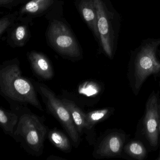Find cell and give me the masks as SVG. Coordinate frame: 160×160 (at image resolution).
I'll list each match as a JSON object with an SVG mask.
<instances>
[{
	"label": "cell",
	"instance_id": "2",
	"mask_svg": "<svg viewBox=\"0 0 160 160\" xmlns=\"http://www.w3.org/2000/svg\"><path fill=\"white\" fill-rule=\"evenodd\" d=\"M16 106L20 113L19 122L13 138L32 156L39 157L43 152L48 129L44 118L32 113L27 106Z\"/></svg>",
	"mask_w": 160,
	"mask_h": 160
},
{
	"label": "cell",
	"instance_id": "4",
	"mask_svg": "<svg viewBox=\"0 0 160 160\" xmlns=\"http://www.w3.org/2000/svg\"><path fill=\"white\" fill-rule=\"evenodd\" d=\"M160 46V38L148 39L138 48L133 62L132 85L135 91H139L148 77L160 72V62L156 51Z\"/></svg>",
	"mask_w": 160,
	"mask_h": 160
},
{
	"label": "cell",
	"instance_id": "8",
	"mask_svg": "<svg viewBox=\"0 0 160 160\" xmlns=\"http://www.w3.org/2000/svg\"><path fill=\"white\" fill-rule=\"evenodd\" d=\"M125 138V134L119 132L105 134L96 141L92 156L95 159H102L120 155L124 148Z\"/></svg>",
	"mask_w": 160,
	"mask_h": 160
},
{
	"label": "cell",
	"instance_id": "16",
	"mask_svg": "<svg viewBox=\"0 0 160 160\" xmlns=\"http://www.w3.org/2000/svg\"><path fill=\"white\" fill-rule=\"evenodd\" d=\"M125 152L132 158L142 160L147 156V150L142 142L138 140H132L124 147Z\"/></svg>",
	"mask_w": 160,
	"mask_h": 160
},
{
	"label": "cell",
	"instance_id": "17",
	"mask_svg": "<svg viewBox=\"0 0 160 160\" xmlns=\"http://www.w3.org/2000/svg\"><path fill=\"white\" fill-rule=\"evenodd\" d=\"M53 0H32L23 8V11L32 14H36L43 12L50 7Z\"/></svg>",
	"mask_w": 160,
	"mask_h": 160
},
{
	"label": "cell",
	"instance_id": "9",
	"mask_svg": "<svg viewBox=\"0 0 160 160\" xmlns=\"http://www.w3.org/2000/svg\"><path fill=\"white\" fill-rule=\"evenodd\" d=\"M72 118L74 123L80 137L84 135L90 146L94 145L97 141L95 130L91 129L85 119V112L74 102L66 97L61 98Z\"/></svg>",
	"mask_w": 160,
	"mask_h": 160
},
{
	"label": "cell",
	"instance_id": "20",
	"mask_svg": "<svg viewBox=\"0 0 160 160\" xmlns=\"http://www.w3.org/2000/svg\"><path fill=\"white\" fill-rule=\"evenodd\" d=\"M17 1L18 0H0V4L2 6V5H6V4L15 2Z\"/></svg>",
	"mask_w": 160,
	"mask_h": 160
},
{
	"label": "cell",
	"instance_id": "14",
	"mask_svg": "<svg viewBox=\"0 0 160 160\" xmlns=\"http://www.w3.org/2000/svg\"><path fill=\"white\" fill-rule=\"evenodd\" d=\"M47 137L51 144L58 149L65 153H70L72 151L73 145L70 138L57 128L48 130Z\"/></svg>",
	"mask_w": 160,
	"mask_h": 160
},
{
	"label": "cell",
	"instance_id": "15",
	"mask_svg": "<svg viewBox=\"0 0 160 160\" xmlns=\"http://www.w3.org/2000/svg\"><path fill=\"white\" fill-rule=\"evenodd\" d=\"M113 112V108H107L85 112V119L90 128L95 130V125L107 119Z\"/></svg>",
	"mask_w": 160,
	"mask_h": 160
},
{
	"label": "cell",
	"instance_id": "22",
	"mask_svg": "<svg viewBox=\"0 0 160 160\" xmlns=\"http://www.w3.org/2000/svg\"><path fill=\"white\" fill-rule=\"evenodd\" d=\"M159 114H160V123H159V136H160V104H159Z\"/></svg>",
	"mask_w": 160,
	"mask_h": 160
},
{
	"label": "cell",
	"instance_id": "1",
	"mask_svg": "<svg viewBox=\"0 0 160 160\" xmlns=\"http://www.w3.org/2000/svg\"><path fill=\"white\" fill-rule=\"evenodd\" d=\"M0 93L10 105H31L43 111L34 84L22 75L18 62H6L1 67Z\"/></svg>",
	"mask_w": 160,
	"mask_h": 160
},
{
	"label": "cell",
	"instance_id": "23",
	"mask_svg": "<svg viewBox=\"0 0 160 160\" xmlns=\"http://www.w3.org/2000/svg\"><path fill=\"white\" fill-rule=\"evenodd\" d=\"M157 160H160V156H159V157L157 158Z\"/></svg>",
	"mask_w": 160,
	"mask_h": 160
},
{
	"label": "cell",
	"instance_id": "12",
	"mask_svg": "<svg viewBox=\"0 0 160 160\" xmlns=\"http://www.w3.org/2000/svg\"><path fill=\"white\" fill-rule=\"evenodd\" d=\"M102 86L96 81H85L82 82L80 85L78 86L76 89L75 96L70 98V100H73L76 103L78 102L79 100H90L97 97L102 92Z\"/></svg>",
	"mask_w": 160,
	"mask_h": 160
},
{
	"label": "cell",
	"instance_id": "7",
	"mask_svg": "<svg viewBox=\"0 0 160 160\" xmlns=\"http://www.w3.org/2000/svg\"><path fill=\"white\" fill-rule=\"evenodd\" d=\"M100 40L104 52L111 59L114 48V33L109 16L102 0H94Z\"/></svg>",
	"mask_w": 160,
	"mask_h": 160
},
{
	"label": "cell",
	"instance_id": "6",
	"mask_svg": "<svg viewBox=\"0 0 160 160\" xmlns=\"http://www.w3.org/2000/svg\"><path fill=\"white\" fill-rule=\"evenodd\" d=\"M159 104L158 97L152 92L146 103L143 119V131L150 145L152 147L158 145L159 136Z\"/></svg>",
	"mask_w": 160,
	"mask_h": 160
},
{
	"label": "cell",
	"instance_id": "3",
	"mask_svg": "<svg viewBox=\"0 0 160 160\" xmlns=\"http://www.w3.org/2000/svg\"><path fill=\"white\" fill-rule=\"evenodd\" d=\"M36 91L39 93L48 112L54 117L63 127L72 141L73 146L77 148L81 137L77 131L70 111L61 99L47 86L41 82L33 81Z\"/></svg>",
	"mask_w": 160,
	"mask_h": 160
},
{
	"label": "cell",
	"instance_id": "10",
	"mask_svg": "<svg viewBox=\"0 0 160 160\" xmlns=\"http://www.w3.org/2000/svg\"><path fill=\"white\" fill-rule=\"evenodd\" d=\"M32 72L43 80H49L54 76L53 66L49 59L42 53L32 51L28 55Z\"/></svg>",
	"mask_w": 160,
	"mask_h": 160
},
{
	"label": "cell",
	"instance_id": "11",
	"mask_svg": "<svg viewBox=\"0 0 160 160\" xmlns=\"http://www.w3.org/2000/svg\"><path fill=\"white\" fill-rule=\"evenodd\" d=\"M10 106L11 110L0 108V125L5 134L13 137L19 122L20 113L16 106Z\"/></svg>",
	"mask_w": 160,
	"mask_h": 160
},
{
	"label": "cell",
	"instance_id": "21",
	"mask_svg": "<svg viewBox=\"0 0 160 160\" xmlns=\"http://www.w3.org/2000/svg\"><path fill=\"white\" fill-rule=\"evenodd\" d=\"M64 158L62 157H59L58 156H55V155H50L49 157L47 158V160H64Z\"/></svg>",
	"mask_w": 160,
	"mask_h": 160
},
{
	"label": "cell",
	"instance_id": "13",
	"mask_svg": "<svg viewBox=\"0 0 160 160\" xmlns=\"http://www.w3.org/2000/svg\"><path fill=\"white\" fill-rule=\"evenodd\" d=\"M80 11L85 21L96 37L100 40L97 26V16L94 0L84 1L80 5Z\"/></svg>",
	"mask_w": 160,
	"mask_h": 160
},
{
	"label": "cell",
	"instance_id": "18",
	"mask_svg": "<svg viewBox=\"0 0 160 160\" xmlns=\"http://www.w3.org/2000/svg\"><path fill=\"white\" fill-rule=\"evenodd\" d=\"M26 35V29L23 26L18 27L15 31V38L18 41H21Z\"/></svg>",
	"mask_w": 160,
	"mask_h": 160
},
{
	"label": "cell",
	"instance_id": "19",
	"mask_svg": "<svg viewBox=\"0 0 160 160\" xmlns=\"http://www.w3.org/2000/svg\"><path fill=\"white\" fill-rule=\"evenodd\" d=\"M10 24L9 20L7 18L1 19L0 22V34L1 35L2 34V32L5 31Z\"/></svg>",
	"mask_w": 160,
	"mask_h": 160
},
{
	"label": "cell",
	"instance_id": "5",
	"mask_svg": "<svg viewBox=\"0 0 160 160\" xmlns=\"http://www.w3.org/2000/svg\"><path fill=\"white\" fill-rule=\"evenodd\" d=\"M48 37L53 48L61 55L72 60L80 58L81 53L79 46L65 24L53 21L48 31Z\"/></svg>",
	"mask_w": 160,
	"mask_h": 160
}]
</instances>
